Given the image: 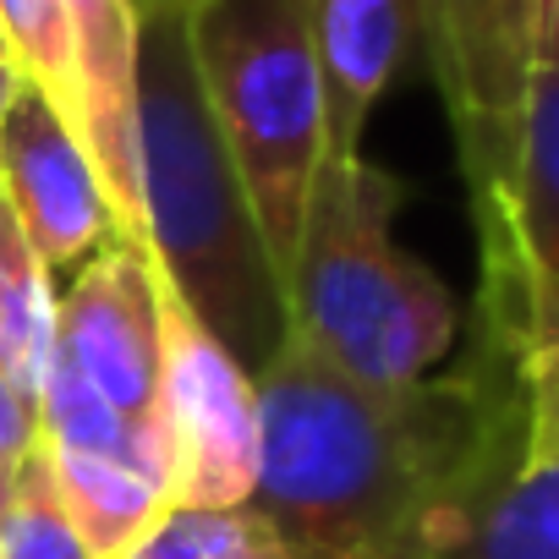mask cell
I'll use <instances>...</instances> for the list:
<instances>
[{
	"label": "cell",
	"instance_id": "1",
	"mask_svg": "<svg viewBox=\"0 0 559 559\" xmlns=\"http://www.w3.org/2000/svg\"><path fill=\"white\" fill-rule=\"evenodd\" d=\"M258 510L292 559H417L504 466H521L515 395L493 352L450 379L362 384L286 335L258 373Z\"/></svg>",
	"mask_w": 559,
	"mask_h": 559
},
{
	"label": "cell",
	"instance_id": "2",
	"mask_svg": "<svg viewBox=\"0 0 559 559\" xmlns=\"http://www.w3.org/2000/svg\"><path fill=\"white\" fill-rule=\"evenodd\" d=\"M138 181L143 247L198 324L258 373L292 335L286 286L269 263L241 176L209 116L187 12L138 17Z\"/></svg>",
	"mask_w": 559,
	"mask_h": 559
},
{
	"label": "cell",
	"instance_id": "3",
	"mask_svg": "<svg viewBox=\"0 0 559 559\" xmlns=\"http://www.w3.org/2000/svg\"><path fill=\"white\" fill-rule=\"evenodd\" d=\"M401 203L406 187L373 159H324L286 280L292 335L379 390L428 379L461 330L450 286L395 241Z\"/></svg>",
	"mask_w": 559,
	"mask_h": 559
},
{
	"label": "cell",
	"instance_id": "4",
	"mask_svg": "<svg viewBox=\"0 0 559 559\" xmlns=\"http://www.w3.org/2000/svg\"><path fill=\"white\" fill-rule=\"evenodd\" d=\"M187 45L269 263L286 286L313 176L330 159L308 0H192Z\"/></svg>",
	"mask_w": 559,
	"mask_h": 559
},
{
	"label": "cell",
	"instance_id": "5",
	"mask_svg": "<svg viewBox=\"0 0 559 559\" xmlns=\"http://www.w3.org/2000/svg\"><path fill=\"white\" fill-rule=\"evenodd\" d=\"M537 0H423V50L450 116L455 159L472 198L477 274L504 252V203L526 110Z\"/></svg>",
	"mask_w": 559,
	"mask_h": 559
},
{
	"label": "cell",
	"instance_id": "6",
	"mask_svg": "<svg viewBox=\"0 0 559 559\" xmlns=\"http://www.w3.org/2000/svg\"><path fill=\"white\" fill-rule=\"evenodd\" d=\"M159 483L170 510H241L258 483V384L159 274Z\"/></svg>",
	"mask_w": 559,
	"mask_h": 559
},
{
	"label": "cell",
	"instance_id": "7",
	"mask_svg": "<svg viewBox=\"0 0 559 559\" xmlns=\"http://www.w3.org/2000/svg\"><path fill=\"white\" fill-rule=\"evenodd\" d=\"M61 357L127 417H154L159 390V269L143 241L110 236L61 297Z\"/></svg>",
	"mask_w": 559,
	"mask_h": 559
},
{
	"label": "cell",
	"instance_id": "8",
	"mask_svg": "<svg viewBox=\"0 0 559 559\" xmlns=\"http://www.w3.org/2000/svg\"><path fill=\"white\" fill-rule=\"evenodd\" d=\"M0 198L50 269L88 263L121 236L88 148L34 88L0 121Z\"/></svg>",
	"mask_w": 559,
	"mask_h": 559
},
{
	"label": "cell",
	"instance_id": "9",
	"mask_svg": "<svg viewBox=\"0 0 559 559\" xmlns=\"http://www.w3.org/2000/svg\"><path fill=\"white\" fill-rule=\"evenodd\" d=\"M313 56L324 83L330 159L362 154V132L423 45V0H308Z\"/></svg>",
	"mask_w": 559,
	"mask_h": 559
},
{
	"label": "cell",
	"instance_id": "10",
	"mask_svg": "<svg viewBox=\"0 0 559 559\" xmlns=\"http://www.w3.org/2000/svg\"><path fill=\"white\" fill-rule=\"evenodd\" d=\"M477 346L510 379L521 466L559 461V280L515 269L504 286L477 292Z\"/></svg>",
	"mask_w": 559,
	"mask_h": 559
},
{
	"label": "cell",
	"instance_id": "11",
	"mask_svg": "<svg viewBox=\"0 0 559 559\" xmlns=\"http://www.w3.org/2000/svg\"><path fill=\"white\" fill-rule=\"evenodd\" d=\"M515 269H537L559 280V72L537 67L526 83L515 176L504 203V252L477 274V292H493Z\"/></svg>",
	"mask_w": 559,
	"mask_h": 559
},
{
	"label": "cell",
	"instance_id": "12",
	"mask_svg": "<svg viewBox=\"0 0 559 559\" xmlns=\"http://www.w3.org/2000/svg\"><path fill=\"white\" fill-rule=\"evenodd\" d=\"M417 559H559V461L493 472Z\"/></svg>",
	"mask_w": 559,
	"mask_h": 559
},
{
	"label": "cell",
	"instance_id": "13",
	"mask_svg": "<svg viewBox=\"0 0 559 559\" xmlns=\"http://www.w3.org/2000/svg\"><path fill=\"white\" fill-rule=\"evenodd\" d=\"M45 461H50L56 493H61L88 559H132L143 548V537L170 515L165 488L127 461L78 455V450H56V444H45Z\"/></svg>",
	"mask_w": 559,
	"mask_h": 559
},
{
	"label": "cell",
	"instance_id": "14",
	"mask_svg": "<svg viewBox=\"0 0 559 559\" xmlns=\"http://www.w3.org/2000/svg\"><path fill=\"white\" fill-rule=\"evenodd\" d=\"M61 357V292L50 263L23 236L17 214L0 198V368L17 395L39 412L45 379Z\"/></svg>",
	"mask_w": 559,
	"mask_h": 559
},
{
	"label": "cell",
	"instance_id": "15",
	"mask_svg": "<svg viewBox=\"0 0 559 559\" xmlns=\"http://www.w3.org/2000/svg\"><path fill=\"white\" fill-rule=\"evenodd\" d=\"M0 28H7L12 61L28 78V88L78 132L83 143V83H78V50L61 0H0Z\"/></svg>",
	"mask_w": 559,
	"mask_h": 559
},
{
	"label": "cell",
	"instance_id": "16",
	"mask_svg": "<svg viewBox=\"0 0 559 559\" xmlns=\"http://www.w3.org/2000/svg\"><path fill=\"white\" fill-rule=\"evenodd\" d=\"M132 559H292L258 510H170Z\"/></svg>",
	"mask_w": 559,
	"mask_h": 559
},
{
	"label": "cell",
	"instance_id": "17",
	"mask_svg": "<svg viewBox=\"0 0 559 559\" xmlns=\"http://www.w3.org/2000/svg\"><path fill=\"white\" fill-rule=\"evenodd\" d=\"M0 559H88V548L56 493L45 444L28 455L7 504H0Z\"/></svg>",
	"mask_w": 559,
	"mask_h": 559
},
{
	"label": "cell",
	"instance_id": "18",
	"mask_svg": "<svg viewBox=\"0 0 559 559\" xmlns=\"http://www.w3.org/2000/svg\"><path fill=\"white\" fill-rule=\"evenodd\" d=\"M34 450H39V412L17 395V384L0 368V504H7V493Z\"/></svg>",
	"mask_w": 559,
	"mask_h": 559
},
{
	"label": "cell",
	"instance_id": "19",
	"mask_svg": "<svg viewBox=\"0 0 559 559\" xmlns=\"http://www.w3.org/2000/svg\"><path fill=\"white\" fill-rule=\"evenodd\" d=\"M532 61L559 72V0H537V17H532Z\"/></svg>",
	"mask_w": 559,
	"mask_h": 559
},
{
	"label": "cell",
	"instance_id": "20",
	"mask_svg": "<svg viewBox=\"0 0 559 559\" xmlns=\"http://www.w3.org/2000/svg\"><path fill=\"white\" fill-rule=\"evenodd\" d=\"M23 94H28V78H23L12 61H0V121L12 116V105H17Z\"/></svg>",
	"mask_w": 559,
	"mask_h": 559
},
{
	"label": "cell",
	"instance_id": "21",
	"mask_svg": "<svg viewBox=\"0 0 559 559\" xmlns=\"http://www.w3.org/2000/svg\"><path fill=\"white\" fill-rule=\"evenodd\" d=\"M192 0H132V12L138 17H159V12H187Z\"/></svg>",
	"mask_w": 559,
	"mask_h": 559
},
{
	"label": "cell",
	"instance_id": "22",
	"mask_svg": "<svg viewBox=\"0 0 559 559\" xmlns=\"http://www.w3.org/2000/svg\"><path fill=\"white\" fill-rule=\"evenodd\" d=\"M0 61H12V45H7V28H0ZM17 67V61H12Z\"/></svg>",
	"mask_w": 559,
	"mask_h": 559
}]
</instances>
